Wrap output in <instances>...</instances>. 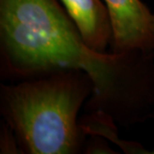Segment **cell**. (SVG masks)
<instances>
[{
	"label": "cell",
	"instance_id": "obj_4",
	"mask_svg": "<svg viewBox=\"0 0 154 154\" xmlns=\"http://www.w3.org/2000/svg\"><path fill=\"white\" fill-rule=\"evenodd\" d=\"M112 28L111 53L154 50V14L141 0H103Z\"/></svg>",
	"mask_w": 154,
	"mask_h": 154
},
{
	"label": "cell",
	"instance_id": "obj_6",
	"mask_svg": "<svg viewBox=\"0 0 154 154\" xmlns=\"http://www.w3.org/2000/svg\"><path fill=\"white\" fill-rule=\"evenodd\" d=\"M150 153H153V154H154V150H153V151H151V152H150Z\"/></svg>",
	"mask_w": 154,
	"mask_h": 154
},
{
	"label": "cell",
	"instance_id": "obj_1",
	"mask_svg": "<svg viewBox=\"0 0 154 154\" xmlns=\"http://www.w3.org/2000/svg\"><path fill=\"white\" fill-rule=\"evenodd\" d=\"M92 91L84 70H58L1 85L0 112L22 152L75 154L87 134L78 113Z\"/></svg>",
	"mask_w": 154,
	"mask_h": 154
},
{
	"label": "cell",
	"instance_id": "obj_2",
	"mask_svg": "<svg viewBox=\"0 0 154 154\" xmlns=\"http://www.w3.org/2000/svg\"><path fill=\"white\" fill-rule=\"evenodd\" d=\"M91 50L57 0H0L3 79L83 70Z\"/></svg>",
	"mask_w": 154,
	"mask_h": 154
},
{
	"label": "cell",
	"instance_id": "obj_3",
	"mask_svg": "<svg viewBox=\"0 0 154 154\" xmlns=\"http://www.w3.org/2000/svg\"><path fill=\"white\" fill-rule=\"evenodd\" d=\"M83 70L93 84L86 114L125 128L154 119V50H92Z\"/></svg>",
	"mask_w": 154,
	"mask_h": 154
},
{
	"label": "cell",
	"instance_id": "obj_5",
	"mask_svg": "<svg viewBox=\"0 0 154 154\" xmlns=\"http://www.w3.org/2000/svg\"><path fill=\"white\" fill-rule=\"evenodd\" d=\"M87 47L104 52L110 45L112 28L106 6L100 0H61Z\"/></svg>",
	"mask_w": 154,
	"mask_h": 154
}]
</instances>
